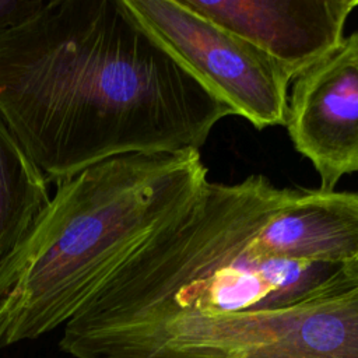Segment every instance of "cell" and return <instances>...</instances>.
Listing matches in <instances>:
<instances>
[{
  "label": "cell",
  "instance_id": "obj_1",
  "mask_svg": "<svg viewBox=\"0 0 358 358\" xmlns=\"http://www.w3.org/2000/svg\"><path fill=\"white\" fill-rule=\"evenodd\" d=\"M0 115L57 185L120 155L200 151L232 112L124 0H46L0 32Z\"/></svg>",
  "mask_w": 358,
  "mask_h": 358
},
{
  "label": "cell",
  "instance_id": "obj_2",
  "mask_svg": "<svg viewBox=\"0 0 358 358\" xmlns=\"http://www.w3.org/2000/svg\"><path fill=\"white\" fill-rule=\"evenodd\" d=\"M291 189L263 175L206 185L155 228L64 324L74 358L164 322L289 306L358 284V273L271 256L262 228Z\"/></svg>",
  "mask_w": 358,
  "mask_h": 358
},
{
  "label": "cell",
  "instance_id": "obj_3",
  "mask_svg": "<svg viewBox=\"0 0 358 358\" xmlns=\"http://www.w3.org/2000/svg\"><path fill=\"white\" fill-rule=\"evenodd\" d=\"M207 173L200 151L127 154L57 183L0 266V348L66 324Z\"/></svg>",
  "mask_w": 358,
  "mask_h": 358
},
{
  "label": "cell",
  "instance_id": "obj_4",
  "mask_svg": "<svg viewBox=\"0 0 358 358\" xmlns=\"http://www.w3.org/2000/svg\"><path fill=\"white\" fill-rule=\"evenodd\" d=\"M85 358H358V284L275 309L175 317Z\"/></svg>",
  "mask_w": 358,
  "mask_h": 358
},
{
  "label": "cell",
  "instance_id": "obj_5",
  "mask_svg": "<svg viewBox=\"0 0 358 358\" xmlns=\"http://www.w3.org/2000/svg\"><path fill=\"white\" fill-rule=\"evenodd\" d=\"M124 4L232 115L259 130L285 124L291 80L260 49L182 0H124Z\"/></svg>",
  "mask_w": 358,
  "mask_h": 358
},
{
  "label": "cell",
  "instance_id": "obj_6",
  "mask_svg": "<svg viewBox=\"0 0 358 358\" xmlns=\"http://www.w3.org/2000/svg\"><path fill=\"white\" fill-rule=\"evenodd\" d=\"M310 161L322 190L358 172V32L295 78L285 124Z\"/></svg>",
  "mask_w": 358,
  "mask_h": 358
},
{
  "label": "cell",
  "instance_id": "obj_7",
  "mask_svg": "<svg viewBox=\"0 0 358 358\" xmlns=\"http://www.w3.org/2000/svg\"><path fill=\"white\" fill-rule=\"evenodd\" d=\"M266 53L289 80L344 39L358 0H182Z\"/></svg>",
  "mask_w": 358,
  "mask_h": 358
},
{
  "label": "cell",
  "instance_id": "obj_8",
  "mask_svg": "<svg viewBox=\"0 0 358 358\" xmlns=\"http://www.w3.org/2000/svg\"><path fill=\"white\" fill-rule=\"evenodd\" d=\"M49 182L0 115V266L50 203Z\"/></svg>",
  "mask_w": 358,
  "mask_h": 358
},
{
  "label": "cell",
  "instance_id": "obj_9",
  "mask_svg": "<svg viewBox=\"0 0 358 358\" xmlns=\"http://www.w3.org/2000/svg\"><path fill=\"white\" fill-rule=\"evenodd\" d=\"M46 0H0V32L36 14Z\"/></svg>",
  "mask_w": 358,
  "mask_h": 358
}]
</instances>
